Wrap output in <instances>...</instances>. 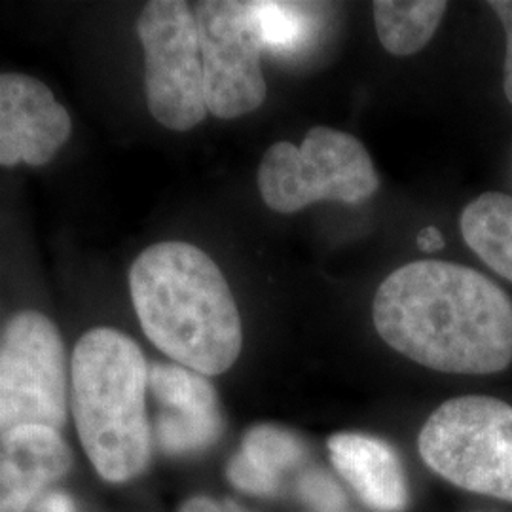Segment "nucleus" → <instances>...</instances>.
<instances>
[{
	"instance_id": "obj_4",
	"label": "nucleus",
	"mask_w": 512,
	"mask_h": 512,
	"mask_svg": "<svg viewBox=\"0 0 512 512\" xmlns=\"http://www.w3.org/2000/svg\"><path fill=\"white\" fill-rule=\"evenodd\" d=\"M423 463L465 492L512 503V406L482 395L450 399L418 437Z\"/></svg>"
},
{
	"instance_id": "obj_19",
	"label": "nucleus",
	"mask_w": 512,
	"mask_h": 512,
	"mask_svg": "<svg viewBox=\"0 0 512 512\" xmlns=\"http://www.w3.org/2000/svg\"><path fill=\"white\" fill-rule=\"evenodd\" d=\"M35 512H76V503L67 492H46L35 503Z\"/></svg>"
},
{
	"instance_id": "obj_22",
	"label": "nucleus",
	"mask_w": 512,
	"mask_h": 512,
	"mask_svg": "<svg viewBox=\"0 0 512 512\" xmlns=\"http://www.w3.org/2000/svg\"><path fill=\"white\" fill-rule=\"evenodd\" d=\"M222 505H224V512H249L245 511V509H241L234 501H224Z\"/></svg>"
},
{
	"instance_id": "obj_13",
	"label": "nucleus",
	"mask_w": 512,
	"mask_h": 512,
	"mask_svg": "<svg viewBox=\"0 0 512 512\" xmlns=\"http://www.w3.org/2000/svg\"><path fill=\"white\" fill-rule=\"evenodd\" d=\"M459 226L478 258L512 281V196L503 192L478 196L463 209Z\"/></svg>"
},
{
	"instance_id": "obj_9",
	"label": "nucleus",
	"mask_w": 512,
	"mask_h": 512,
	"mask_svg": "<svg viewBox=\"0 0 512 512\" xmlns=\"http://www.w3.org/2000/svg\"><path fill=\"white\" fill-rule=\"evenodd\" d=\"M71 131V114L44 82L0 73V167L52 162Z\"/></svg>"
},
{
	"instance_id": "obj_20",
	"label": "nucleus",
	"mask_w": 512,
	"mask_h": 512,
	"mask_svg": "<svg viewBox=\"0 0 512 512\" xmlns=\"http://www.w3.org/2000/svg\"><path fill=\"white\" fill-rule=\"evenodd\" d=\"M179 512H224V505L207 495H194L184 501Z\"/></svg>"
},
{
	"instance_id": "obj_15",
	"label": "nucleus",
	"mask_w": 512,
	"mask_h": 512,
	"mask_svg": "<svg viewBox=\"0 0 512 512\" xmlns=\"http://www.w3.org/2000/svg\"><path fill=\"white\" fill-rule=\"evenodd\" d=\"M251 18L262 50L291 54L302 48L315 29L317 4L304 2H249Z\"/></svg>"
},
{
	"instance_id": "obj_2",
	"label": "nucleus",
	"mask_w": 512,
	"mask_h": 512,
	"mask_svg": "<svg viewBox=\"0 0 512 512\" xmlns=\"http://www.w3.org/2000/svg\"><path fill=\"white\" fill-rule=\"evenodd\" d=\"M129 293L148 340L202 376L228 372L241 355L238 304L215 260L186 241L145 249L129 270Z\"/></svg>"
},
{
	"instance_id": "obj_17",
	"label": "nucleus",
	"mask_w": 512,
	"mask_h": 512,
	"mask_svg": "<svg viewBox=\"0 0 512 512\" xmlns=\"http://www.w3.org/2000/svg\"><path fill=\"white\" fill-rule=\"evenodd\" d=\"M296 492L304 503L321 512H340L348 503L342 486L332 476L319 469H310L304 475H300Z\"/></svg>"
},
{
	"instance_id": "obj_23",
	"label": "nucleus",
	"mask_w": 512,
	"mask_h": 512,
	"mask_svg": "<svg viewBox=\"0 0 512 512\" xmlns=\"http://www.w3.org/2000/svg\"><path fill=\"white\" fill-rule=\"evenodd\" d=\"M340 512H344V511H340Z\"/></svg>"
},
{
	"instance_id": "obj_1",
	"label": "nucleus",
	"mask_w": 512,
	"mask_h": 512,
	"mask_svg": "<svg viewBox=\"0 0 512 512\" xmlns=\"http://www.w3.org/2000/svg\"><path fill=\"white\" fill-rule=\"evenodd\" d=\"M380 338L446 374H495L512 363V300L473 268L418 260L382 281L372 304Z\"/></svg>"
},
{
	"instance_id": "obj_8",
	"label": "nucleus",
	"mask_w": 512,
	"mask_h": 512,
	"mask_svg": "<svg viewBox=\"0 0 512 512\" xmlns=\"http://www.w3.org/2000/svg\"><path fill=\"white\" fill-rule=\"evenodd\" d=\"M192 10L202 50L207 112L220 120H234L258 109L268 88L249 2L205 0L196 2Z\"/></svg>"
},
{
	"instance_id": "obj_6",
	"label": "nucleus",
	"mask_w": 512,
	"mask_h": 512,
	"mask_svg": "<svg viewBox=\"0 0 512 512\" xmlns=\"http://www.w3.org/2000/svg\"><path fill=\"white\" fill-rule=\"evenodd\" d=\"M67 420L65 348L54 323L35 310L14 315L0 340V435Z\"/></svg>"
},
{
	"instance_id": "obj_21",
	"label": "nucleus",
	"mask_w": 512,
	"mask_h": 512,
	"mask_svg": "<svg viewBox=\"0 0 512 512\" xmlns=\"http://www.w3.org/2000/svg\"><path fill=\"white\" fill-rule=\"evenodd\" d=\"M416 243L420 247L421 251H427V253H433V251H440L444 247V238L440 234L439 228L435 226H427L420 230Z\"/></svg>"
},
{
	"instance_id": "obj_10",
	"label": "nucleus",
	"mask_w": 512,
	"mask_h": 512,
	"mask_svg": "<svg viewBox=\"0 0 512 512\" xmlns=\"http://www.w3.org/2000/svg\"><path fill=\"white\" fill-rule=\"evenodd\" d=\"M148 389L160 404L154 433L165 454H198L220 439L224 420L207 376L186 366L154 363L148 366Z\"/></svg>"
},
{
	"instance_id": "obj_16",
	"label": "nucleus",
	"mask_w": 512,
	"mask_h": 512,
	"mask_svg": "<svg viewBox=\"0 0 512 512\" xmlns=\"http://www.w3.org/2000/svg\"><path fill=\"white\" fill-rule=\"evenodd\" d=\"M238 454L264 475L283 482V473L306 459V446L293 431L260 423L245 433Z\"/></svg>"
},
{
	"instance_id": "obj_14",
	"label": "nucleus",
	"mask_w": 512,
	"mask_h": 512,
	"mask_svg": "<svg viewBox=\"0 0 512 512\" xmlns=\"http://www.w3.org/2000/svg\"><path fill=\"white\" fill-rule=\"evenodd\" d=\"M372 6L378 38L393 55L423 50L448 10V2L442 0H378Z\"/></svg>"
},
{
	"instance_id": "obj_5",
	"label": "nucleus",
	"mask_w": 512,
	"mask_h": 512,
	"mask_svg": "<svg viewBox=\"0 0 512 512\" xmlns=\"http://www.w3.org/2000/svg\"><path fill=\"white\" fill-rule=\"evenodd\" d=\"M258 188L264 203L291 215L311 203L365 202L380 177L365 145L340 129H310L304 143H275L262 156Z\"/></svg>"
},
{
	"instance_id": "obj_18",
	"label": "nucleus",
	"mask_w": 512,
	"mask_h": 512,
	"mask_svg": "<svg viewBox=\"0 0 512 512\" xmlns=\"http://www.w3.org/2000/svg\"><path fill=\"white\" fill-rule=\"evenodd\" d=\"M488 6L501 19L507 33V55H505V95L512 105V0H492Z\"/></svg>"
},
{
	"instance_id": "obj_12",
	"label": "nucleus",
	"mask_w": 512,
	"mask_h": 512,
	"mask_svg": "<svg viewBox=\"0 0 512 512\" xmlns=\"http://www.w3.org/2000/svg\"><path fill=\"white\" fill-rule=\"evenodd\" d=\"M334 469L366 507L403 512L410 501L408 478L399 454L385 440L363 433H338L329 439Z\"/></svg>"
},
{
	"instance_id": "obj_3",
	"label": "nucleus",
	"mask_w": 512,
	"mask_h": 512,
	"mask_svg": "<svg viewBox=\"0 0 512 512\" xmlns=\"http://www.w3.org/2000/svg\"><path fill=\"white\" fill-rule=\"evenodd\" d=\"M148 365L120 330H88L71 363V397L78 437L93 469L110 484L145 473L152 456L147 416Z\"/></svg>"
},
{
	"instance_id": "obj_7",
	"label": "nucleus",
	"mask_w": 512,
	"mask_h": 512,
	"mask_svg": "<svg viewBox=\"0 0 512 512\" xmlns=\"http://www.w3.org/2000/svg\"><path fill=\"white\" fill-rule=\"evenodd\" d=\"M137 35L145 50V90L152 118L173 131L200 126L209 112L198 25L190 4L148 2L137 19Z\"/></svg>"
},
{
	"instance_id": "obj_11",
	"label": "nucleus",
	"mask_w": 512,
	"mask_h": 512,
	"mask_svg": "<svg viewBox=\"0 0 512 512\" xmlns=\"http://www.w3.org/2000/svg\"><path fill=\"white\" fill-rule=\"evenodd\" d=\"M71 467L73 452L55 429L29 425L0 435V512H27Z\"/></svg>"
}]
</instances>
